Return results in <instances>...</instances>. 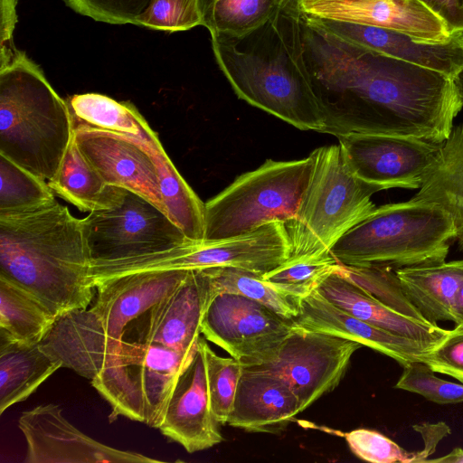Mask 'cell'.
I'll return each instance as SVG.
<instances>
[{"label": "cell", "instance_id": "cell-42", "mask_svg": "<svg viewBox=\"0 0 463 463\" xmlns=\"http://www.w3.org/2000/svg\"><path fill=\"white\" fill-rule=\"evenodd\" d=\"M16 0H1V62L8 60L17 49L13 43Z\"/></svg>", "mask_w": 463, "mask_h": 463}, {"label": "cell", "instance_id": "cell-36", "mask_svg": "<svg viewBox=\"0 0 463 463\" xmlns=\"http://www.w3.org/2000/svg\"><path fill=\"white\" fill-rule=\"evenodd\" d=\"M135 24L170 33L192 29L201 25L198 0H152Z\"/></svg>", "mask_w": 463, "mask_h": 463}, {"label": "cell", "instance_id": "cell-15", "mask_svg": "<svg viewBox=\"0 0 463 463\" xmlns=\"http://www.w3.org/2000/svg\"><path fill=\"white\" fill-rule=\"evenodd\" d=\"M212 298L205 271L190 269L173 293L125 327L120 340L191 350L201 336L202 319Z\"/></svg>", "mask_w": 463, "mask_h": 463}, {"label": "cell", "instance_id": "cell-20", "mask_svg": "<svg viewBox=\"0 0 463 463\" xmlns=\"http://www.w3.org/2000/svg\"><path fill=\"white\" fill-rule=\"evenodd\" d=\"M309 17L342 39L452 79L463 70V32L444 42H424L384 28Z\"/></svg>", "mask_w": 463, "mask_h": 463}, {"label": "cell", "instance_id": "cell-26", "mask_svg": "<svg viewBox=\"0 0 463 463\" xmlns=\"http://www.w3.org/2000/svg\"><path fill=\"white\" fill-rule=\"evenodd\" d=\"M73 127L84 126L129 137L148 152L162 146L156 133L130 102H119L106 95L84 93L67 100Z\"/></svg>", "mask_w": 463, "mask_h": 463}, {"label": "cell", "instance_id": "cell-25", "mask_svg": "<svg viewBox=\"0 0 463 463\" xmlns=\"http://www.w3.org/2000/svg\"><path fill=\"white\" fill-rule=\"evenodd\" d=\"M62 367L37 344L0 336V414L26 400L55 371Z\"/></svg>", "mask_w": 463, "mask_h": 463}, {"label": "cell", "instance_id": "cell-33", "mask_svg": "<svg viewBox=\"0 0 463 463\" xmlns=\"http://www.w3.org/2000/svg\"><path fill=\"white\" fill-rule=\"evenodd\" d=\"M0 215L37 208L54 200L48 182L0 154Z\"/></svg>", "mask_w": 463, "mask_h": 463}, {"label": "cell", "instance_id": "cell-8", "mask_svg": "<svg viewBox=\"0 0 463 463\" xmlns=\"http://www.w3.org/2000/svg\"><path fill=\"white\" fill-rule=\"evenodd\" d=\"M194 348L120 340L91 380L110 404V419L124 416L158 428L175 382Z\"/></svg>", "mask_w": 463, "mask_h": 463}, {"label": "cell", "instance_id": "cell-7", "mask_svg": "<svg viewBox=\"0 0 463 463\" xmlns=\"http://www.w3.org/2000/svg\"><path fill=\"white\" fill-rule=\"evenodd\" d=\"M315 160H266L238 176L204 203V240L249 233L274 222L293 219L310 182Z\"/></svg>", "mask_w": 463, "mask_h": 463}, {"label": "cell", "instance_id": "cell-10", "mask_svg": "<svg viewBox=\"0 0 463 463\" xmlns=\"http://www.w3.org/2000/svg\"><path fill=\"white\" fill-rule=\"evenodd\" d=\"M361 344L297 324L260 363L249 366L278 374L297 396L300 412L340 383Z\"/></svg>", "mask_w": 463, "mask_h": 463}, {"label": "cell", "instance_id": "cell-24", "mask_svg": "<svg viewBox=\"0 0 463 463\" xmlns=\"http://www.w3.org/2000/svg\"><path fill=\"white\" fill-rule=\"evenodd\" d=\"M394 271L405 296L428 322L454 321L453 302L463 280V260Z\"/></svg>", "mask_w": 463, "mask_h": 463}, {"label": "cell", "instance_id": "cell-11", "mask_svg": "<svg viewBox=\"0 0 463 463\" xmlns=\"http://www.w3.org/2000/svg\"><path fill=\"white\" fill-rule=\"evenodd\" d=\"M261 303L232 293L216 294L203 314V337L238 359L243 366L265 359L296 327Z\"/></svg>", "mask_w": 463, "mask_h": 463}, {"label": "cell", "instance_id": "cell-32", "mask_svg": "<svg viewBox=\"0 0 463 463\" xmlns=\"http://www.w3.org/2000/svg\"><path fill=\"white\" fill-rule=\"evenodd\" d=\"M338 266V261L331 252H326L288 258L261 277L269 285L299 301L317 289L326 278L337 269Z\"/></svg>", "mask_w": 463, "mask_h": 463}, {"label": "cell", "instance_id": "cell-45", "mask_svg": "<svg viewBox=\"0 0 463 463\" xmlns=\"http://www.w3.org/2000/svg\"><path fill=\"white\" fill-rule=\"evenodd\" d=\"M456 86L463 99V70L454 79Z\"/></svg>", "mask_w": 463, "mask_h": 463}, {"label": "cell", "instance_id": "cell-39", "mask_svg": "<svg viewBox=\"0 0 463 463\" xmlns=\"http://www.w3.org/2000/svg\"><path fill=\"white\" fill-rule=\"evenodd\" d=\"M425 364L433 372L446 374L463 383V328L455 326L432 350Z\"/></svg>", "mask_w": 463, "mask_h": 463}, {"label": "cell", "instance_id": "cell-4", "mask_svg": "<svg viewBox=\"0 0 463 463\" xmlns=\"http://www.w3.org/2000/svg\"><path fill=\"white\" fill-rule=\"evenodd\" d=\"M73 134L67 101L17 50L0 67V154L48 182Z\"/></svg>", "mask_w": 463, "mask_h": 463}, {"label": "cell", "instance_id": "cell-41", "mask_svg": "<svg viewBox=\"0 0 463 463\" xmlns=\"http://www.w3.org/2000/svg\"><path fill=\"white\" fill-rule=\"evenodd\" d=\"M425 5L448 26L450 33L463 32V6L458 0H417Z\"/></svg>", "mask_w": 463, "mask_h": 463}, {"label": "cell", "instance_id": "cell-5", "mask_svg": "<svg viewBox=\"0 0 463 463\" xmlns=\"http://www.w3.org/2000/svg\"><path fill=\"white\" fill-rule=\"evenodd\" d=\"M455 238L454 222L443 208L411 199L376 208L330 252L342 265L395 269L444 262Z\"/></svg>", "mask_w": 463, "mask_h": 463}, {"label": "cell", "instance_id": "cell-46", "mask_svg": "<svg viewBox=\"0 0 463 463\" xmlns=\"http://www.w3.org/2000/svg\"><path fill=\"white\" fill-rule=\"evenodd\" d=\"M299 1L300 0H282L280 5L299 7Z\"/></svg>", "mask_w": 463, "mask_h": 463}, {"label": "cell", "instance_id": "cell-13", "mask_svg": "<svg viewBox=\"0 0 463 463\" xmlns=\"http://www.w3.org/2000/svg\"><path fill=\"white\" fill-rule=\"evenodd\" d=\"M26 463H146L161 460L107 446L81 432L54 403L24 411L18 420Z\"/></svg>", "mask_w": 463, "mask_h": 463}, {"label": "cell", "instance_id": "cell-37", "mask_svg": "<svg viewBox=\"0 0 463 463\" xmlns=\"http://www.w3.org/2000/svg\"><path fill=\"white\" fill-rule=\"evenodd\" d=\"M351 451L373 463H414L415 452H409L383 434L367 429L345 433Z\"/></svg>", "mask_w": 463, "mask_h": 463}, {"label": "cell", "instance_id": "cell-3", "mask_svg": "<svg viewBox=\"0 0 463 463\" xmlns=\"http://www.w3.org/2000/svg\"><path fill=\"white\" fill-rule=\"evenodd\" d=\"M80 219L52 200L0 215V276L38 298L58 317L95 295Z\"/></svg>", "mask_w": 463, "mask_h": 463}, {"label": "cell", "instance_id": "cell-9", "mask_svg": "<svg viewBox=\"0 0 463 463\" xmlns=\"http://www.w3.org/2000/svg\"><path fill=\"white\" fill-rule=\"evenodd\" d=\"M80 222L90 267L148 256L193 242L157 206L127 189L118 204L90 212Z\"/></svg>", "mask_w": 463, "mask_h": 463}, {"label": "cell", "instance_id": "cell-47", "mask_svg": "<svg viewBox=\"0 0 463 463\" xmlns=\"http://www.w3.org/2000/svg\"><path fill=\"white\" fill-rule=\"evenodd\" d=\"M458 2L460 3V5L463 6V0H458Z\"/></svg>", "mask_w": 463, "mask_h": 463}, {"label": "cell", "instance_id": "cell-34", "mask_svg": "<svg viewBox=\"0 0 463 463\" xmlns=\"http://www.w3.org/2000/svg\"><path fill=\"white\" fill-rule=\"evenodd\" d=\"M337 270L390 308L416 320L430 323L405 296L393 269L382 266H345L339 263Z\"/></svg>", "mask_w": 463, "mask_h": 463}, {"label": "cell", "instance_id": "cell-31", "mask_svg": "<svg viewBox=\"0 0 463 463\" xmlns=\"http://www.w3.org/2000/svg\"><path fill=\"white\" fill-rule=\"evenodd\" d=\"M208 276L213 297L232 293L258 301L279 315L295 319L299 312V301L269 285L259 274L232 267L203 269Z\"/></svg>", "mask_w": 463, "mask_h": 463}, {"label": "cell", "instance_id": "cell-29", "mask_svg": "<svg viewBox=\"0 0 463 463\" xmlns=\"http://www.w3.org/2000/svg\"><path fill=\"white\" fill-rule=\"evenodd\" d=\"M156 167L159 185L169 218L187 240H204V203L179 174L164 147L149 152Z\"/></svg>", "mask_w": 463, "mask_h": 463}, {"label": "cell", "instance_id": "cell-12", "mask_svg": "<svg viewBox=\"0 0 463 463\" xmlns=\"http://www.w3.org/2000/svg\"><path fill=\"white\" fill-rule=\"evenodd\" d=\"M337 138L351 173L379 191L420 189L441 146L413 137L385 134L353 133Z\"/></svg>", "mask_w": 463, "mask_h": 463}, {"label": "cell", "instance_id": "cell-38", "mask_svg": "<svg viewBox=\"0 0 463 463\" xmlns=\"http://www.w3.org/2000/svg\"><path fill=\"white\" fill-rule=\"evenodd\" d=\"M75 12L113 24H134L152 0H64Z\"/></svg>", "mask_w": 463, "mask_h": 463}, {"label": "cell", "instance_id": "cell-6", "mask_svg": "<svg viewBox=\"0 0 463 463\" xmlns=\"http://www.w3.org/2000/svg\"><path fill=\"white\" fill-rule=\"evenodd\" d=\"M315 165L297 213L285 223L289 258L330 252L335 243L376 209L371 197L379 190L355 177L339 144L313 150Z\"/></svg>", "mask_w": 463, "mask_h": 463}, {"label": "cell", "instance_id": "cell-40", "mask_svg": "<svg viewBox=\"0 0 463 463\" xmlns=\"http://www.w3.org/2000/svg\"><path fill=\"white\" fill-rule=\"evenodd\" d=\"M412 429L420 434L424 444L420 451L415 452L414 463H424L428 457L435 452L439 441L451 431L449 425L443 421L416 424Z\"/></svg>", "mask_w": 463, "mask_h": 463}, {"label": "cell", "instance_id": "cell-43", "mask_svg": "<svg viewBox=\"0 0 463 463\" xmlns=\"http://www.w3.org/2000/svg\"><path fill=\"white\" fill-rule=\"evenodd\" d=\"M453 317L455 326L463 328V280L460 283L454 298Z\"/></svg>", "mask_w": 463, "mask_h": 463}, {"label": "cell", "instance_id": "cell-30", "mask_svg": "<svg viewBox=\"0 0 463 463\" xmlns=\"http://www.w3.org/2000/svg\"><path fill=\"white\" fill-rule=\"evenodd\" d=\"M282 0H198L201 25L211 35L240 38L266 24Z\"/></svg>", "mask_w": 463, "mask_h": 463}, {"label": "cell", "instance_id": "cell-28", "mask_svg": "<svg viewBox=\"0 0 463 463\" xmlns=\"http://www.w3.org/2000/svg\"><path fill=\"white\" fill-rule=\"evenodd\" d=\"M57 318L33 294L0 276V336L37 344Z\"/></svg>", "mask_w": 463, "mask_h": 463}, {"label": "cell", "instance_id": "cell-23", "mask_svg": "<svg viewBox=\"0 0 463 463\" xmlns=\"http://www.w3.org/2000/svg\"><path fill=\"white\" fill-rule=\"evenodd\" d=\"M411 199L436 203L451 216L455 240L463 252V123L453 126L449 137L441 143L419 192Z\"/></svg>", "mask_w": 463, "mask_h": 463}, {"label": "cell", "instance_id": "cell-22", "mask_svg": "<svg viewBox=\"0 0 463 463\" xmlns=\"http://www.w3.org/2000/svg\"><path fill=\"white\" fill-rule=\"evenodd\" d=\"M317 289L328 301L353 316L433 349L450 332V329L442 328L438 324L425 323L398 313L346 279L337 269L326 278Z\"/></svg>", "mask_w": 463, "mask_h": 463}, {"label": "cell", "instance_id": "cell-16", "mask_svg": "<svg viewBox=\"0 0 463 463\" xmlns=\"http://www.w3.org/2000/svg\"><path fill=\"white\" fill-rule=\"evenodd\" d=\"M218 425L211 409L200 336L175 382L158 429L187 452L194 453L223 440Z\"/></svg>", "mask_w": 463, "mask_h": 463}, {"label": "cell", "instance_id": "cell-14", "mask_svg": "<svg viewBox=\"0 0 463 463\" xmlns=\"http://www.w3.org/2000/svg\"><path fill=\"white\" fill-rule=\"evenodd\" d=\"M289 256L290 242L285 222H274L246 234L176 248L170 257L146 270L232 267L265 274Z\"/></svg>", "mask_w": 463, "mask_h": 463}, {"label": "cell", "instance_id": "cell-2", "mask_svg": "<svg viewBox=\"0 0 463 463\" xmlns=\"http://www.w3.org/2000/svg\"><path fill=\"white\" fill-rule=\"evenodd\" d=\"M301 11L280 5L240 38L211 35L215 60L236 95L301 130L322 131L323 116L307 68Z\"/></svg>", "mask_w": 463, "mask_h": 463}, {"label": "cell", "instance_id": "cell-18", "mask_svg": "<svg viewBox=\"0 0 463 463\" xmlns=\"http://www.w3.org/2000/svg\"><path fill=\"white\" fill-rule=\"evenodd\" d=\"M305 15L384 28L424 42H444L446 24L417 0H300Z\"/></svg>", "mask_w": 463, "mask_h": 463}, {"label": "cell", "instance_id": "cell-19", "mask_svg": "<svg viewBox=\"0 0 463 463\" xmlns=\"http://www.w3.org/2000/svg\"><path fill=\"white\" fill-rule=\"evenodd\" d=\"M295 322L307 329L357 342L395 360L402 367L425 364L434 350L409 337L371 325L328 301L317 289L299 300Z\"/></svg>", "mask_w": 463, "mask_h": 463}, {"label": "cell", "instance_id": "cell-21", "mask_svg": "<svg viewBox=\"0 0 463 463\" xmlns=\"http://www.w3.org/2000/svg\"><path fill=\"white\" fill-rule=\"evenodd\" d=\"M300 413L287 382L276 373L243 366L227 423L250 432L279 433Z\"/></svg>", "mask_w": 463, "mask_h": 463}, {"label": "cell", "instance_id": "cell-17", "mask_svg": "<svg viewBox=\"0 0 463 463\" xmlns=\"http://www.w3.org/2000/svg\"><path fill=\"white\" fill-rule=\"evenodd\" d=\"M73 128L80 150L108 185L142 195L168 216L156 167L145 146L121 134L84 126Z\"/></svg>", "mask_w": 463, "mask_h": 463}, {"label": "cell", "instance_id": "cell-1", "mask_svg": "<svg viewBox=\"0 0 463 463\" xmlns=\"http://www.w3.org/2000/svg\"><path fill=\"white\" fill-rule=\"evenodd\" d=\"M301 31L321 133L449 137L463 108L454 79L342 39L303 14Z\"/></svg>", "mask_w": 463, "mask_h": 463}, {"label": "cell", "instance_id": "cell-27", "mask_svg": "<svg viewBox=\"0 0 463 463\" xmlns=\"http://www.w3.org/2000/svg\"><path fill=\"white\" fill-rule=\"evenodd\" d=\"M49 186L82 212L109 209L118 204L124 188L108 185L85 158L73 137Z\"/></svg>", "mask_w": 463, "mask_h": 463}, {"label": "cell", "instance_id": "cell-35", "mask_svg": "<svg viewBox=\"0 0 463 463\" xmlns=\"http://www.w3.org/2000/svg\"><path fill=\"white\" fill-rule=\"evenodd\" d=\"M203 347L211 409L215 420L224 424L232 409L243 364L232 356L216 354L204 337Z\"/></svg>", "mask_w": 463, "mask_h": 463}, {"label": "cell", "instance_id": "cell-44", "mask_svg": "<svg viewBox=\"0 0 463 463\" xmlns=\"http://www.w3.org/2000/svg\"><path fill=\"white\" fill-rule=\"evenodd\" d=\"M426 463H463V449L455 448L449 454L432 459H427Z\"/></svg>", "mask_w": 463, "mask_h": 463}]
</instances>
